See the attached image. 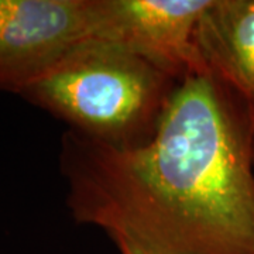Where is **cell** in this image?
<instances>
[{"instance_id":"obj_1","label":"cell","mask_w":254,"mask_h":254,"mask_svg":"<svg viewBox=\"0 0 254 254\" xmlns=\"http://www.w3.org/2000/svg\"><path fill=\"white\" fill-rule=\"evenodd\" d=\"M60 168L82 225L143 254H254V123L213 73L178 82L154 136L116 148L66 130Z\"/></svg>"},{"instance_id":"obj_2","label":"cell","mask_w":254,"mask_h":254,"mask_svg":"<svg viewBox=\"0 0 254 254\" xmlns=\"http://www.w3.org/2000/svg\"><path fill=\"white\" fill-rule=\"evenodd\" d=\"M178 82L145 58L89 41L20 95L78 134L116 148L154 136Z\"/></svg>"},{"instance_id":"obj_3","label":"cell","mask_w":254,"mask_h":254,"mask_svg":"<svg viewBox=\"0 0 254 254\" xmlns=\"http://www.w3.org/2000/svg\"><path fill=\"white\" fill-rule=\"evenodd\" d=\"M210 0H92V41L131 51L177 81L208 72L196 28Z\"/></svg>"},{"instance_id":"obj_4","label":"cell","mask_w":254,"mask_h":254,"mask_svg":"<svg viewBox=\"0 0 254 254\" xmlns=\"http://www.w3.org/2000/svg\"><path fill=\"white\" fill-rule=\"evenodd\" d=\"M92 41V0H0V89L21 93Z\"/></svg>"},{"instance_id":"obj_5","label":"cell","mask_w":254,"mask_h":254,"mask_svg":"<svg viewBox=\"0 0 254 254\" xmlns=\"http://www.w3.org/2000/svg\"><path fill=\"white\" fill-rule=\"evenodd\" d=\"M196 46L209 72L245 102L254 123V0H210Z\"/></svg>"},{"instance_id":"obj_6","label":"cell","mask_w":254,"mask_h":254,"mask_svg":"<svg viewBox=\"0 0 254 254\" xmlns=\"http://www.w3.org/2000/svg\"><path fill=\"white\" fill-rule=\"evenodd\" d=\"M119 252H120V254H137L134 250L127 249V247H119Z\"/></svg>"},{"instance_id":"obj_7","label":"cell","mask_w":254,"mask_h":254,"mask_svg":"<svg viewBox=\"0 0 254 254\" xmlns=\"http://www.w3.org/2000/svg\"><path fill=\"white\" fill-rule=\"evenodd\" d=\"M127 249H128V247H127ZM131 250H133V249H131ZM134 252H136L137 254H143V253H140V252H137V250H134Z\"/></svg>"}]
</instances>
